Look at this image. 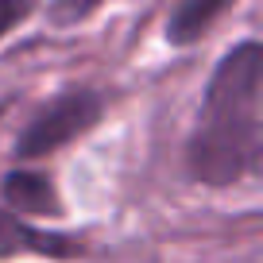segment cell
Returning a JSON list of instances; mask_svg holds the SVG:
<instances>
[{"label":"cell","mask_w":263,"mask_h":263,"mask_svg":"<svg viewBox=\"0 0 263 263\" xmlns=\"http://www.w3.org/2000/svg\"><path fill=\"white\" fill-rule=\"evenodd\" d=\"M263 47L244 39L217 62L201 97L186 166L205 186H232L255 174L263 155Z\"/></svg>","instance_id":"6da1fadb"},{"label":"cell","mask_w":263,"mask_h":263,"mask_svg":"<svg viewBox=\"0 0 263 263\" xmlns=\"http://www.w3.org/2000/svg\"><path fill=\"white\" fill-rule=\"evenodd\" d=\"M105 112V101L97 89H70L54 97L16 140V159H43L50 151L66 147L70 140L85 136Z\"/></svg>","instance_id":"7a4b0ae2"},{"label":"cell","mask_w":263,"mask_h":263,"mask_svg":"<svg viewBox=\"0 0 263 263\" xmlns=\"http://www.w3.org/2000/svg\"><path fill=\"white\" fill-rule=\"evenodd\" d=\"M4 255H47V259H74L82 255V244L62 232H43L35 224L20 221L8 205H0V259Z\"/></svg>","instance_id":"3957f363"},{"label":"cell","mask_w":263,"mask_h":263,"mask_svg":"<svg viewBox=\"0 0 263 263\" xmlns=\"http://www.w3.org/2000/svg\"><path fill=\"white\" fill-rule=\"evenodd\" d=\"M4 205L20 217H58L62 205H58L54 182L39 171H12L4 174Z\"/></svg>","instance_id":"277c9868"},{"label":"cell","mask_w":263,"mask_h":263,"mask_svg":"<svg viewBox=\"0 0 263 263\" xmlns=\"http://www.w3.org/2000/svg\"><path fill=\"white\" fill-rule=\"evenodd\" d=\"M232 4H236V0H178L171 20H166V39H171L174 47H190V43L201 39Z\"/></svg>","instance_id":"5b68a950"},{"label":"cell","mask_w":263,"mask_h":263,"mask_svg":"<svg viewBox=\"0 0 263 263\" xmlns=\"http://www.w3.org/2000/svg\"><path fill=\"white\" fill-rule=\"evenodd\" d=\"M105 0H54L50 4V24L54 27H74L82 20H89Z\"/></svg>","instance_id":"8992f818"},{"label":"cell","mask_w":263,"mask_h":263,"mask_svg":"<svg viewBox=\"0 0 263 263\" xmlns=\"http://www.w3.org/2000/svg\"><path fill=\"white\" fill-rule=\"evenodd\" d=\"M27 4H31V0H0V35L8 31L16 20H24Z\"/></svg>","instance_id":"52a82bcc"}]
</instances>
